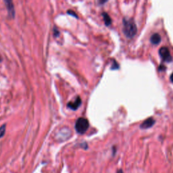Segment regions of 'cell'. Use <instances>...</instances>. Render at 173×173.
Masks as SVG:
<instances>
[{
	"label": "cell",
	"instance_id": "1",
	"mask_svg": "<svg viewBox=\"0 0 173 173\" xmlns=\"http://www.w3.org/2000/svg\"><path fill=\"white\" fill-rule=\"evenodd\" d=\"M123 32L129 38H131L136 34L137 26L133 20L131 18L123 19Z\"/></svg>",
	"mask_w": 173,
	"mask_h": 173
},
{
	"label": "cell",
	"instance_id": "2",
	"mask_svg": "<svg viewBox=\"0 0 173 173\" xmlns=\"http://www.w3.org/2000/svg\"><path fill=\"white\" fill-rule=\"evenodd\" d=\"M89 126V121L84 118H79L75 124V129L77 132L83 134L86 131Z\"/></svg>",
	"mask_w": 173,
	"mask_h": 173
},
{
	"label": "cell",
	"instance_id": "3",
	"mask_svg": "<svg viewBox=\"0 0 173 173\" xmlns=\"http://www.w3.org/2000/svg\"><path fill=\"white\" fill-rule=\"evenodd\" d=\"M159 54L162 60L165 62L172 61V57L171 56L169 49L167 47H162L159 50Z\"/></svg>",
	"mask_w": 173,
	"mask_h": 173
},
{
	"label": "cell",
	"instance_id": "4",
	"mask_svg": "<svg viewBox=\"0 0 173 173\" xmlns=\"http://www.w3.org/2000/svg\"><path fill=\"white\" fill-rule=\"evenodd\" d=\"M155 122V120L153 118H149V119L143 121V123L141 125V128L143 129L150 128L154 125Z\"/></svg>",
	"mask_w": 173,
	"mask_h": 173
},
{
	"label": "cell",
	"instance_id": "5",
	"mask_svg": "<svg viewBox=\"0 0 173 173\" xmlns=\"http://www.w3.org/2000/svg\"><path fill=\"white\" fill-rule=\"evenodd\" d=\"M80 103H81V100H80V98L79 97H78L74 102L69 103L68 104V106L70 108L74 109V110H75V109H77L79 107Z\"/></svg>",
	"mask_w": 173,
	"mask_h": 173
},
{
	"label": "cell",
	"instance_id": "6",
	"mask_svg": "<svg viewBox=\"0 0 173 173\" xmlns=\"http://www.w3.org/2000/svg\"><path fill=\"white\" fill-rule=\"evenodd\" d=\"M150 41L153 44H158L161 41V36L158 33L153 34L151 37Z\"/></svg>",
	"mask_w": 173,
	"mask_h": 173
},
{
	"label": "cell",
	"instance_id": "7",
	"mask_svg": "<svg viewBox=\"0 0 173 173\" xmlns=\"http://www.w3.org/2000/svg\"><path fill=\"white\" fill-rule=\"evenodd\" d=\"M5 3L6 4V7L8 8L9 14L12 17H14V8L12 2L10 1H6L5 2Z\"/></svg>",
	"mask_w": 173,
	"mask_h": 173
},
{
	"label": "cell",
	"instance_id": "8",
	"mask_svg": "<svg viewBox=\"0 0 173 173\" xmlns=\"http://www.w3.org/2000/svg\"><path fill=\"white\" fill-rule=\"evenodd\" d=\"M102 16H103V21H104V22H105V24L107 26H109L112 22V20L110 18V17H109L108 14L106 12H103L102 14Z\"/></svg>",
	"mask_w": 173,
	"mask_h": 173
},
{
	"label": "cell",
	"instance_id": "9",
	"mask_svg": "<svg viewBox=\"0 0 173 173\" xmlns=\"http://www.w3.org/2000/svg\"><path fill=\"white\" fill-rule=\"evenodd\" d=\"M5 131V125H3L0 127V138L4 136Z\"/></svg>",
	"mask_w": 173,
	"mask_h": 173
},
{
	"label": "cell",
	"instance_id": "10",
	"mask_svg": "<svg viewBox=\"0 0 173 173\" xmlns=\"http://www.w3.org/2000/svg\"><path fill=\"white\" fill-rule=\"evenodd\" d=\"M68 13L69 14H71V15H74V16L75 17H77V15H76V14L74 12V11H70V10H69L68 11Z\"/></svg>",
	"mask_w": 173,
	"mask_h": 173
},
{
	"label": "cell",
	"instance_id": "11",
	"mask_svg": "<svg viewBox=\"0 0 173 173\" xmlns=\"http://www.w3.org/2000/svg\"><path fill=\"white\" fill-rule=\"evenodd\" d=\"M170 79H171V82L173 83V73H172V74L171 75V77H170Z\"/></svg>",
	"mask_w": 173,
	"mask_h": 173
},
{
	"label": "cell",
	"instance_id": "12",
	"mask_svg": "<svg viewBox=\"0 0 173 173\" xmlns=\"http://www.w3.org/2000/svg\"><path fill=\"white\" fill-rule=\"evenodd\" d=\"M116 173H123V172H122V170H119V171H117Z\"/></svg>",
	"mask_w": 173,
	"mask_h": 173
},
{
	"label": "cell",
	"instance_id": "13",
	"mask_svg": "<svg viewBox=\"0 0 173 173\" xmlns=\"http://www.w3.org/2000/svg\"><path fill=\"white\" fill-rule=\"evenodd\" d=\"M0 61H1V57H0Z\"/></svg>",
	"mask_w": 173,
	"mask_h": 173
}]
</instances>
